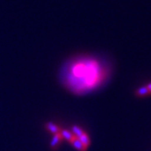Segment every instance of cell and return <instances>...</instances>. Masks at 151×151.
Listing matches in <instances>:
<instances>
[{"label": "cell", "instance_id": "obj_1", "mask_svg": "<svg viewBox=\"0 0 151 151\" xmlns=\"http://www.w3.org/2000/svg\"><path fill=\"white\" fill-rule=\"evenodd\" d=\"M106 75V69L97 60L80 57L65 65L61 72V80L70 92L83 95L100 86Z\"/></svg>", "mask_w": 151, "mask_h": 151}, {"label": "cell", "instance_id": "obj_2", "mask_svg": "<svg viewBox=\"0 0 151 151\" xmlns=\"http://www.w3.org/2000/svg\"><path fill=\"white\" fill-rule=\"evenodd\" d=\"M62 141V137L60 134H54V136L52 137V139L50 141V146L51 149H56L58 148L59 145H60Z\"/></svg>", "mask_w": 151, "mask_h": 151}, {"label": "cell", "instance_id": "obj_3", "mask_svg": "<svg viewBox=\"0 0 151 151\" xmlns=\"http://www.w3.org/2000/svg\"><path fill=\"white\" fill-rule=\"evenodd\" d=\"M60 134L61 135L62 139H65V140L70 142V143H71L76 138L75 135L73 134L72 133H70V131H68V130H60Z\"/></svg>", "mask_w": 151, "mask_h": 151}, {"label": "cell", "instance_id": "obj_4", "mask_svg": "<svg viewBox=\"0 0 151 151\" xmlns=\"http://www.w3.org/2000/svg\"><path fill=\"white\" fill-rule=\"evenodd\" d=\"M46 129L51 133V134H60V129L59 127L57 126V125H55L53 123H50V122H49L46 124Z\"/></svg>", "mask_w": 151, "mask_h": 151}, {"label": "cell", "instance_id": "obj_5", "mask_svg": "<svg viewBox=\"0 0 151 151\" xmlns=\"http://www.w3.org/2000/svg\"><path fill=\"white\" fill-rule=\"evenodd\" d=\"M135 95L139 97H146V96L150 95V92H149V90H148L147 86H141L139 88H138V89L135 91Z\"/></svg>", "mask_w": 151, "mask_h": 151}, {"label": "cell", "instance_id": "obj_6", "mask_svg": "<svg viewBox=\"0 0 151 151\" xmlns=\"http://www.w3.org/2000/svg\"><path fill=\"white\" fill-rule=\"evenodd\" d=\"M70 144L73 145V147H74L75 149H76L77 150L79 151H86V149H87V148H86L85 146L83 145V144L81 143V141L79 140L78 138H76L75 139L72 141Z\"/></svg>", "mask_w": 151, "mask_h": 151}, {"label": "cell", "instance_id": "obj_7", "mask_svg": "<svg viewBox=\"0 0 151 151\" xmlns=\"http://www.w3.org/2000/svg\"><path fill=\"white\" fill-rule=\"evenodd\" d=\"M78 139H79V140L81 141V143L83 144V145L85 146L86 148H87L88 146L90 145V139H89L88 135L86 134L85 132H84Z\"/></svg>", "mask_w": 151, "mask_h": 151}, {"label": "cell", "instance_id": "obj_8", "mask_svg": "<svg viewBox=\"0 0 151 151\" xmlns=\"http://www.w3.org/2000/svg\"><path fill=\"white\" fill-rule=\"evenodd\" d=\"M83 133H84V132L82 131V129H81L80 127L76 126V125L72 127V134L75 135L76 138H79Z\"/></svg>", "mask_w": 151, "mask_h": 151}, {"label": "cell", "instance_id": "obj_9", "mask_svg": "<svg viewBox=\"0 0 151 151\" xmlns=\"http://www.w3.org/2000/svg\"><path fill=\"white\" fill-rule=\"evenodd\" d=\"M146 86H147V88H148V90H149L150 95H151V82L150 83H149V84H148Z\"/></svg>", "mask_w": 151, "mask_h": 151}]
</instances>
